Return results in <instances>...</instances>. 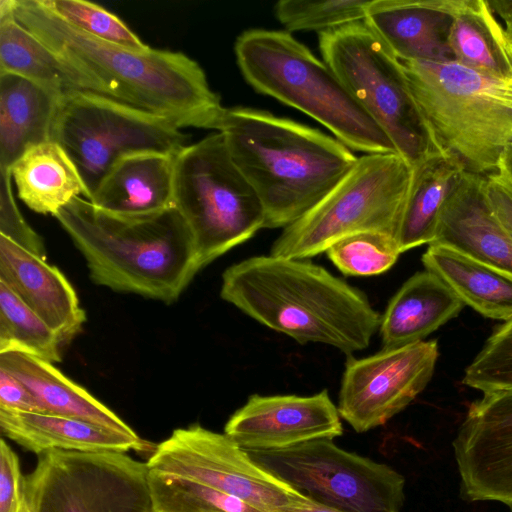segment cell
<instances>
[{
    "label": "cell",
    "mask_w": 512,
    "mask_h": 512,
    "mask_svg": "<svg viewBox=\"0 0 512 512\" xmlns=\"http://www.w3.org/2000/svg\"><path fill=\"white\" fill-rule=\"evenodd\" d=\"M13 11L97 94L167 118L180 128H216L224 107L202 67L184 53L151 47L137 51L91 37L40 0H13Z\"/></svg>",
    "instance_id": "1"
},
{
    "label": "cell",
    "mask_w": 512,
    "mask_h": 512,
    "mask_svg": "<svg viewBox=\"0 0 512 512\" xmlns=\"http://www.w3.org/2000/svg\"><path fill=\"white\" fill-rule=\"evenodd\" d=\"M220 296L260 324L300 344L366 349L381 315L359 289L305 259L254 256L228 267Z\"/></svg>",
    "instance_id": "2"
},
{
    "label": "cell",
    "mask_w": 512,
    "mask_h": 512,
    "mask_svg": "<svg viewBox=\"0 0 512 512\" xmlns=\"http://www.w3.org/2000/svg\"><path fill=\"white\" fill-rule=\"evenodd\" d=\"M215 129L263 205L264 228L300 219L358 160L338 139L255 108H224Z\"/></svg>",
    "instance_id": "3"
},
{
    "label": "cell",
    "mask_w": 512,
    "mask_h": 512,
    "mask_svg": "<svg viewBox=\"0 0 512 512\" xmlns=\"http://www.w3.org/2000/svg\"><path fill=\"white\" fill-rule=\"evenodd\" d=\"M54 217L97 285L169 304L200 271L191 232L175 207L125 216L78 196Z\"/></svg>",
    "instance_id": "4"
},
{
    "label": "cell",
    "mask_w": 512,
    "mask_h": 512,
    "mask_svg": "<svg viewBox=\"0 0 512 512\" xmlns=\"http://www.w3.org/2000/svg\"><path fill=\"white\" fill-rule=\"evenodd\" d=\"M432 152L466 172L497 170L512 146V108L495 97L501 78L456 60H400Z\"/></svg>",
    "instance_id": "5"
},
{
    "label": "cell",
    "mask_w": 512,
    "mask_h": 512,
    "mask_svg": "<svg viewBox=\"0 0 512 512\" xmlns=\"http://www.w3.org/2000/svg\"><path fill=\"white\" fill-rule=\"evenodd\" d=\"M234 50L244 79L258 93L309 115L350 149L397 152L334 71L291 33L249 29L237 37Z\"/></svg>",
    "instance_id": "6"
},
{
    "label": "cell",
    "mask_w": 512,
    "mask_h": 512,
    "mask_svg": "<svg viewBox=\"0 0 512 512\" xmlns=\"http://www.w3.org/2000/svg\"><path fill=\"white\" fill-rule=\"evenodd\" d=\"M413 176L414 166L397 152L358 157L352 170L316 206L283 228L270 255L308 259L363 232L396 238Z\"/></svg>",
    "instance_id": "7"
},
{
    "label": "cell",
    "mask_w": 512,
    "mask_h": 512,
    "mask_svg": "<svg viewBox=\"0 0 512 512\" xmlns=\"http://www.w3.org/2000/svg\"><path fill=\"white\" fill-rule=\"evenodd\" d=\"M173 197L191 232L200 270L264 228L263 205L220 132L175 155Z\"/></svg>",
    "instance_id": "8"
},
{
    "label": "cell",
    "mask_w": 512,
    "mask_h": 512,
    "mask_svg": "<svg viewBox=\"0 0 512 512\" xmlns=\"http://www.w3.org/2000/svg\"><path fill=\"white\" fill-rule=\"evenodd\" d=\"M167 118L92 92H76L60 101L52 140L76 166L89 200L122 158L144 152L176 155L187 136Z\"/></svg>",
    "instance_id": "9"
},
{
    "label": "cell",
    "mask_w": 512,
    "mask_h": 512,
    "mask_svg": "<svg viewBox=\"0 0 512 512\" xmlns=\"http://www.w3.org/2000/svg\"><path fill=\"white\" fill-rule=\"evenodd\" d=\"M323 61L415 166L432 152L401 61L364 21L319 33Z\"/></svg>",
    "instance_id": "10"
},
{
    "label": "cell",
    "mask_w": 512,
    "mask_h": 512,
    "mask_svg": "<svg viewBox=\"0 0 512 512\" xmlns=\"http://www.w3.org/2000/svg\"><path fill=\"white\" fill-rule=\"evenodd\" d=\"M246 452L259 467L297 493L330 508L399 512L404 502L401 474L386 464L347 452L330 439Z\"/></svg>",
    "instance_id": "11"
},
{
    "label": "cell",
    "mask_w": 512,
    "mask_h": 512,
    "mask_svg": "<svg viewBox=\"0 0 512 512\" xmlns=\"http://www.w3.org/2000/svg\"><path fill=\"white\" fill-rule=\"evenodd\" d=\"M146 463L122 452L52 450L24 476L33 512H154Z\"/></svg>",
    "instance_id": "12"
},
{
    "label": "cell",
    "mask_w": 512,
    "mask_h": 512,
    "mask_svg": "<svg viewBox=\"0 0 512 512\" xmlns=\"http://www.w3.org/2000/svg\"><path fill=\"white\" fill-rule=\"evenodd\" d=\"M146 464L149 471L206 485L266 512L310 500L259 467L225 433L198 424L175 429Z\"/></svg>",
    "instance_id": "13"
},
{
    "label": "cell",
    "mask_w": 512,
    "mask_h": 512,
    "mask_svg": "<svg viewBox=\"0 0 512 512\" xmlns=\"http://www.w3.org/2000/svg\"><path fill=\"white\" fill-rule=\"evenodd\" d=\"M439 357L436 340L383 348L371 356L349 355L337 409L357 432L384 425L430 382Z\"/></svg>",
    "instance_id": "14"
},
{
    "label": "cell",
    "mask_w": 512,
    "mask_h": 512,
    "mask_svg": "<svg viewBox=\"0 0 512 512\" xmlns=\"http://www.w3.org/2000/svg\"><path fill=\"white\" fill-rule=\"evenodd\" d=\"M452 446L461 497L499 502L512 512V391L472 402Z\"/></svg>",
    "instance_id": "15"
},
{
    "label": "cell",
    "mask_w": 512,
    "mask_h": 512,
    "mask_svg": "<svg viewBox=\"0 0 512 512\" xmlns=\"http://www.w3.org/2000/svg\"><path fill=\"white\" fill-rule=\"evenodd\" d=\"M328 391L311 396L253 394L227 421L224 433L244 450H278L342 435Z\"/></svg>",
    "instance_id": "16"
},
{
    "label": "cell",
    "mask_w": 512,
    "mask_h": 512,
    "mask_svg": "<svg viewBox=\"0 0 512 512\" xmlns=\"http://www.w3.org/2000/svg\"><path fill=\"white\" fill-rule=\"evenodd\" d=\"M472 0H372L364 22L399 60H454L447 44L452 18Z\"/></svg>",
    "instance_id": "17"
},
{
    "label": "cell",
    "mask_w": 512,
    "mask_h": 512,
    "mask_svg": "<svg viewBox=\"0 0 512 512\" xmlns=\"http://www.w3.org/2000/svg\"><path fill=\"white\" fill-rule=\"evenodd\" d=\"M484 176L463 171L445 201L431 244L451 247L512 277V237L494 214Z\"/></svg>",
    "instance_id": "18"
},
{
    "label": "cell",
    "mask_w": 512,
    "mask_h": 512,
    "mask_svg": "<svg viewBox=\"0 0 512 512\" xmlns=\"http://www.w3.org/2000/svg\"><path fill=\"white\" fill-rule=\"evenodd\" d=\"M0 282L33 310L62 344L72 340L86 321L76 292L62 272L2 235Z\"/></svg>",
    "instance_id": "19"
},
{
    "label": "cell",
    "mask_w": 512,
    "mask_h": 512,
    "mask_svg": "<svg viewBox=\"0 0 512 512\" xmlns=\"http://www.w3.org/2000/svg\"><path fill=\"white\" fill-rule=\"evenodd\" d=\"M174 157L144 152L122 158L88 201L102 210L125 216L148 215L174 207Z\"/></svg>",
    "instance_id": "20"
},
{
    "label": "cell",
    "mask_w": 512,
    "mask_h": 512,
    "mask_svg": "<svg viewBox=\"0 0 512 512\" xmlns=\"http://www.w3.org/2000/svg\"><path fill=\"white\" fill-rule=\"evenodd\" d=\"M0 427L7 438L38 455L52 450L88 453L152 450L139 436L45 413L0 410Z\"/></svg>",
    "instance_id": "21"
},
{
    "label": "cell",
    "mask_w": 512,
    "mask_h": 512,
    "mask_svg": "<svg viewBox=\"0 0 512 512\" xmlns=\"http://www.w3.org/2000/svg\"><path fill=\"white\" fill-rule=\"evenodd\" d=\"M0 368L20 380L42 413L81 420L101 428L138 436L112 410L60 372L51 362L20 352L0 354Z\"/></svg>",
    "instance_id": "22"
},
{
    "label": "cell",
    "mask_w": 512,
    "mask_h": 512,
    "mask_svg": "<svg viewBox=\"0 0 512 512\" xmlns=\"http://www.w3.org/2000/svg\"><path fill=\"white\" fill-rule=\"evenodd\" d=\"M62 97L23 76L0 72V169L31 147L52 140Z\"/></svg>",
    "instance_id": "23"
},
{
    "label": "cell",
    "mask_w": 512,
    "mask_h": 512,
    "mask_svg": "<svg viewBox=\"0 0 512 512\" xmlns=\"http://www.w3.org/2000/svg\"><path fill=\"white\" fill-rule=\"evenodd\" d=\"M462 301L434 273L412 275L391 298L381 315L379 331L384 348L423 341L458 316Z\"/></svg>",
    "instance_id": "24"
},
{
    "label": "cell",
    "mask_w": 512,
    "mask_h": 512,
    "mask_svg": "<svg viewBox=\"0 0 512 512\" xmlns=\"http://www.w3.org/2000/svg\"><path fill=\"white\" fill-rule=\"evenodd\" d=\"M0 72L28 78L62 98L76 92L96 93L84 76L17 20L13 0L0 1Z\"/></svg>",
    "instance_id": "25"
},
{
    "label": "cell",
    "mask_w": 512,
    "mask_h": 512,
    "mask_svg": "<svg viewBox=\"0 0 512 512\" xmlns=\"http://www.w3.org/2000/svg\"><path fill=\"white\" fill-rule=\"evenodd\" d=\"M426 270L439 277L464 305L482 316L512 319V277L442 244L422 255Z\"/></svg>",
    "instance_id": "26"
},
{
    "label": "cell",
    "mask_w": 512,
    "mask_h": 512,
    "mask_svg": "<svg viewBox=\"0 0 512 512\" xmlns=\"http://www.w3.org/2000/svg\"><path fill=\"white\" fill-rule=\"evenodd\" d=\"M10 173L19 198L37 213L54 216L75 197L85 195L76 166L54 140L28 149Z\"/></svg>",
    "instance_id": "27"
},
{
    "label": "cell",
    "mask_w": 512,
    "mask_h": 512,
    "mask_svg": "<svg viewBox=\"0 0 512 512\" xmlns=\"http://www.w3.org/2000/svg\"><path fill=\"white\" fill-rule=\"evenodd\" d=\"M463 171L457 162L436 152H430L414 166L396 237L401 253L433 242L441 209Z\"/></svg>",
    "instance_id": "28"
},
{
    "label": "cell",
    "mask_w": 512,
    "mask_h": 512,
    "mask_svg": "<svg viewBox=\"0 0 512 512\" xmlns=\"http://www.w3.org/2000/svg\"><path fill=\"white\" fill-rule=\"evenodd\" d=\"M57 334L5 284L0 282V354L20 352L61 361Z\"/></svg>",
    "instance_id": "29"
},
{
    "label": "cell",
    "mask_w": 512,
    "mask_h": 512,
    "mask_svg": "<svg viewBox=\"0 0 512 512\" xmlns=\"http://www.w3.org/2000/svg\"><path fill=\"white\" fill-rule=\"evenodd\" d=\"M148 480L154 512H266L184 478L149 471Z\"/></svg>",
    "instance_id": "30"
},
{
    "label": "cell",
    "mask_w": 512,
    "mask_h": 512,
    "mask_svg": "<svg viewBox=\"0 0 512 512\" xmlns=\"http://www.w3.org/2000/svg\"><path fill=\"white\" fill-rule=\"evenodd\" d=\"M447 44L454 60L482 73L503 78L509 69L501 58L484 19V1L452 18Z\"/></svg>",
    "instance_id": "31"
},
{
    "label": "cell",
    "mask_w": 512,
    "mask_h": 512,
    "mask_svg": "<svg viewBox=\"0 0 512 512\" xmlns=\"http://www.w3.org/2000/svg\"><path fill=\"white\" fill-rule=\"evenodd\" d=\"M367 0H280L277 20L287 32L335 30L365 20Z\"/></svg>",
    "instance_id": "32"
},
{
    "label": "cell",
    "mask_w": 512,
    "mask_h": 512,
    "mask_svg": "<svg viewBox=\"0 0 512 512\" xmlns=\"http://www.w3.org/2000/svg\"><path fill=\"white\" fill-rule=\"evenodd\" d=\"M326 254L346 276H373L389 270L401 252L394 236L363 232L340 239Z\"/></svg>",
    "instance_id": "33"
},
{
    "label": "cell",
    "mask_w": 512,
    "mask_h": 512,
    "mask_svg": "<svg viewBox=\"0 0 512 512\" xmlns=\"http://www.w3.org/2000/svg\"><path fill=\"white\" fill-rule=\"evenodd\" d=\"M60 19L75 29L100 40L145 51L146 45L118 16L84 0H40Z\"/></svg>",
    "instance_id": "34"
},
{
    "label": "cell",
    "mask_w": 512,
    "mask_h": 512,
    "mask_svg": "<svg viewBox=\"0 0 512 512\" xmlns=\"http://www.w3.org/2000/svg\"><path fill=\"white\" fill-rule=\"evenodd\" d=\"M462 382L482 394L512 391V319L494 328Z\"/></svg>",
    "instance_id": "35"
},
{
    "label": "cell",
    "mask_w": 512,
    "mask_h": 512,
    "mask_svg": "<svg viewBox=\"0 0 512 512\" xmlns=\"http://www.w3.org/2000/svg\"><path fill=\"white\" fill-rule=\"evenodd\" d=\"M11 181L10 171L0 169V235L46 260L42 239L28 225L16 205Z\"/></svg>",
    "instance_id": "36"
},
{
    "label": "cell",
    "mask_w": 512,
    "mask_h": 512,
    "mask_svg": "<svg viewBox=\"0 0 512 512\" xmlns=\"http://www.w3.org/2000/svg\"><path fill=\"white\" fill-rule=\"evenodd\" d=\"M24 499V476L19 458L8 443L0 441V512H18Z\"/></svg>",
    "instance_id": "37"
},
{
    "label": "cell",
    "mask_w": 512,
    "mask_h": 512,
    "mask_svg": "<svg viewBox=\"0 0 512 512\" xmlns=\"http://www.w3.org/2000/svg\"><path fill=\"white\" fill-rule=\"evenodd\" d=\"M483 186L494 214L512 237V174L499 163L496 171L484 176Z\"/></svg>",
    "instance_id": "38"
},
{
    "label": "cell",
    "mask_w": 512,
    "mask_h": 512,
    "mask_svg": "<svg viewBox=\"0 0 512 512\" xmlns=\"http://www.w3.org/2000/svg\"><path fill=\"white\" fill-rule=\"evenodd\" d=\"M0 410L42 413L27 387L2 368H0Z\"/></svg>",
    "instance_id": "39"
},
{
    "label": "cell",
    "mask_w": 512,
    "mask_h": 512,
    "mask_svg": "<svg viewBox=\"0 0 512 512\" xmlns=\"http://www.w3.org/2000/svg\"><path fill=\"white\" fill-rule=\"evenodd\" d=\"M488 3L501 24L504 40L512 48V1H488Z\"/></svg>",
    "instance_id": "40"
},
{
    "label": "cell",
    "mask_w": 512,
    "mask_h": 512,
    "mask_svg": "<svg viewBox=\"0 0 512 512\" xmlns=\"http://www.w3.org/2000/svg\"><path fill=\"white\" fill-rule=\"evenodd\" d=\"M491 35L504 63L508 69L512 70V48L504 40L500 24H495L492 27Z\"/></svg>",
    "instance_id": "41"
},
{
    "label": "cell",
    "mask_w": 512,
    "mask_h": 512,
    "mask_svg": "<svg viewBox=\"0 0 512 512\" xmlns=\"http://www.w3.org/2000/svg\"><path fill=\"white\" fill-rule=\"evenodd\" d=\"M277 512H343L330 508L311 500L290 504L280 508Z\"/></svg>",
    "instance_id": "42"
},
{
    "label": "cell",
    "mask_w": 512,
    "mask_h": 512,
    "mask_svg": "<svg viewBox=\"0 0 512 512\" xmlns=\"http://www.w3.org/2000/svg\"><path fill=\"white\" fill-rule=\"evenodd\" d=\"M495 97L503 105L512 108V70L509 69V73L500 79L496 90Z\"/></svg>",
    "instance_id": "43"
},
{
    "label": "cell",
    "mask_w": 512,
    "mask_h": 512,
    "mask_svg": "<svg viewBox=\"0 0 512 512\" xmlns=\"http://www.w3.org/2000/svg\"><path fill=\"white\" fill-rule=\"evenodd\" d=\"M500 164H502L512 174V146L504 152Z\"/></svg>",
    "instance_id": "44"
},
{
    "label": "cell",
    "mask_w": 512,
    "mask_h": 512,
    "mask_svg": "<svg viewBox=\"0 0 512 512\" xmlns=\"http://www.w3.org/2000/svg\"><path fill=\"white\" fill-rule=\"evenodd\" d=\"M18 512H33L28 502L26 501L25 497L19 507Z\"/></svg>",
    "instance_id": "45"
}]
</instances>
